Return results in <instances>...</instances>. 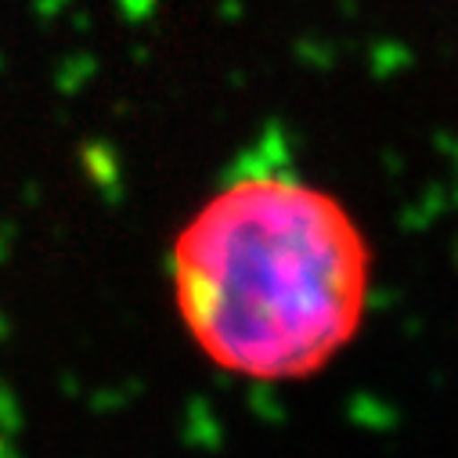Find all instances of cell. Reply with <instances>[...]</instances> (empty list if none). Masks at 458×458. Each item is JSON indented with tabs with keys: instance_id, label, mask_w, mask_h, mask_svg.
Instances as JSON below:
<instances>
[{
	"instance_id": "6da1fadb",
	"label": "cell",
	"mask_w": 458,
	"mask_h": 458,
	"mask_svg": "<svg viewBox=\"0 0 458 458\" xmlns=\"http://www.w3.org/2000/svg\"><path fill=\"white\" fill-rule=\"evenodd\" d=\"M372 246L347 202L293 170L209 191L170 246V296L216 372L282 386L321 376L361 335Z\"/></svg>"
}]
</instances>
